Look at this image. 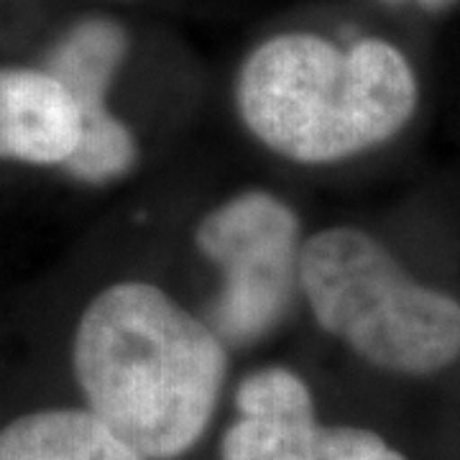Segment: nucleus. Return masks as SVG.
<instances>
[{
	"instance_id": "obj_1",
	"label": "nucleus",
	"mask_w": 460,
	"mask_h": 460,
	"mask_svg": "<svg viewBox=\"0 0 460 460\" xmlns=\"http://www.w3.org/2000/svg\"><path fill=\"white\" fill-rule=\"evenodd\" d=\"M84 407L146 460L187 456L210 429L228 378L217 330L144 279L102 287L72 338Z\"/></svg>"
},
{
	"instance_id": "obj_2",
	"label": "nucleus",
	"mask_w": 460,
	"mask_h": 460,
	"mask_svg": "<svg viewBox=\"0 0 460 460\" xmlns=\"http://www.w3.org/2000/svg\"><path fill=\"white\" fill-rule=\"evenodd\" d=\"M233 100L263 148L302 166H328L407 128L420 84L407 57L384 39L348 49L307 31L277 33L243 59Z\"/></svg>"
},
{
	"instance_id": "obj_3",
	"label": "nucleus",
	"mask_w": 460,
	"mask_h": 460,
	"mask_svg": "<svg viewBox=\"0 0 460 460\" xmlns=\"http://www.w3.org/2000/svg\"><path fill=\"white\" fill-rule=\"evenodd\" d=\"M299 299L317 328L361 361L402 376H432L460 361V302L417 281L356 226L305 235Z\"/></svg>"
},
{
	"instance_id": "obj_4",
	"label": "nucleus",
	"mask_w": 460,
	"mask_h": 460,
	"mask_svg": "<svg viewBox=\"0 0 460 460\" xmlns=\"http://www.w3.org/2000/svg\"><path fill=\"white\" fill-rule=\"evenodd\" d=\"M192 243L220 274L213 325L226 345L269 338L299 296L302 220L261 187L220 199L198 220Z\"/></svg>"
},
{
	"instance_id": "obj_5",
	"label": "nucleus",
	"mask_w": 460,
	"mask_h": 460,
	"mask_svg": "<svg viewBox=\"0 0 460 460\" xmlns=\"http://www.w3.org/2000/svg\"><path fill=\"white\" fill-rule=\"evenodd\" d=\"M77 141V105L47 69H0V159L62 166Z\"/></svg>"
},
{
	"instance_id": "obj_6",
	"label": "nucleus",
	"mask_w": 460,
	"mask_h": 460,
	"mask_svg": "<svg viewBox=\"0 0 460 460\" xmlns=\"http://www.w3.org/2000/svg\"><path fill=\"white\" fill-rule=\"evenodd\" d=\"M0 460H146L87 407L21 414L0 428Z\"/></svg>"
},
{
	"instance_id": "obj_7",
	"label": "nucleus",
	"mask_w": 460,
	"mask_h": 460,
	"mask_svg": "<svg viewBox=\"0 0 460 460\" xmlns=\"http://www.w3.org/2000/svg\"><path fill=\"white\" fill-rule=\"evenodd\" d=\"M128 51V31L111 18L80 21L51 49L47 72L75 100L80 126L115 113L108 108V95Z\"/></svg>"
},
{
	"instance_id": "obj_8",
	"label": "nucleus",
	"mask_w": 460,
	"mask_h": 460,
	"mask_svg": "<svg viewBox=\"0 0 460 460\" xmlns=\"http://www.w3.org/2000/svg\"><path fill=\"white\" fill-rule=\"evenodd\" d=\"M138 159L141 144L133 128L120 115L111 113L95 123L80 126L77 148L62 166L69 177L100 187L128 177L138 166Z\"/></svg>"
},
{
	"instance_id": "obj_9",
	"label": "nucleus",
	"mask_w": 460,
	"mask_h": 460,
	"mask_svg": "<svg viewBox=\"0 0 460 460\" xmlns=\"http://www.w3.org/2000/svg\"><path fill=\"white\" fill-rule=\"evenodd\" d=\"M320 417L256 420L238 417L220 440V460H314Z\"/></svg>"
},
{
	"instance_id": "obj_10",
	"label": "nucleus",
	"mask_w": 460,
	"mask_h": 460,
	"mask_svg": "<svg viewBox=\"0 0 460 460\" xmlns=\"http://www.w3.org/2000/svg\"><path fill=\"white\" fill-rule=\"evenodd\" d=\"M238 417L313 420L317 417L310 384L287 366H261L241 378L235 389Z\"/></svg>"
},
{
	"instance_id": "obj_11",
	"label": "nucleus",
	"mask_w": 460,
	"mask_h": 460,
	"mask_svg": "<svg viewBox=\"0 0 460 460\" xmlns=\"http://www.w3.org/2000/svg\"><path fill=\"white\" fill-rule=\"evenodd\" d=\"M314 460H407L378 432L356 425H320Z\"/></svg>"
},
{
	"instance_id": "obj_12",
	"label": "nucleus",
	"mask_w": 460,
	"mask_h": 460,
	"mask_svg": "<svg viewBox=\"0 0 460 460\" xmlns=\"http://www.w3.org/2000/svg\"><path fill=\"white\" fill-rule=\"evenodd\" d=\"M386 3H394V5H402V3H414L425 11H445L450 5H456L458 0H386Z\"/></svg>"
}]
</instances>
